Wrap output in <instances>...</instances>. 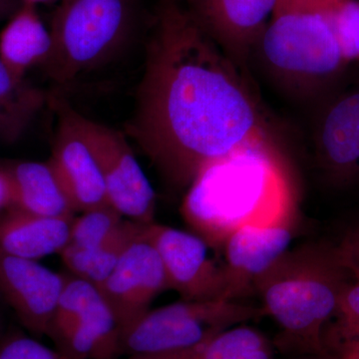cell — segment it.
<instances>
[{
	"label": "cell",
	"instance_id": "obj_3",
	"mask_svg": "<svg viewBox=\"0 0 359 359\" xmlns=\"http://www.w3.org/2000/svg\"><path fill=\"white\" fill-rule=\"evenodd\" d=\"M337 0H278L257 42L269 77L302 101H320L334 91L347 62L335 30Z\"/></svg>",
	"mask_w": 359,
	"mask_h": 359
},
{
	"label": "cell",
	"instance_id": "obj_16",
	"mask_svg": "<svg viewBox=\"0 0 359 359\" xmlns=\"http://www.w3.org/2000/svg\"><path fill=\"white\" fill-rule=\"evenodd\" d=\"M73 219L40 216L11 207L0 216V250L39 261L69 245Z\"/></svg>",
	"mask_w": 359,
	"mask_h": 359
},
{
	"label": "cell",
	"instance_id": "obj_7",
	"mask_svg": "<svg viewBox=\"0 0 359 359\" xmlns=\"http://www.w3.org/2000/svg\"><path fill=\"white\" fill-rule=\"evenodd\" d=\"M48 337L68 359H116L121 327L102 292L68 273Z\"/></svg>",
	"mask_w": 359,
	"mask_h": 359
},
{
	"label": "cell",
	"instance_id": "obj_32",
	"mask_svg": "<svg viewBox=\"0 0 359 359\" xmlns=\"http://www.w3.org/2000/svg\"><path fill=\"white\" fill-rule=\"evenodd\" d=\"M127 359H153V358H128Z\"/></svg>",
	"mask_w": 359,
	"mask_h": 359
},
{
	"label": "cell",
	"instance_id": "obj_18",
	"mask_svg": "<svg viewBox=\"0 0 359 359\" xmlns=\"http://www.w3.org/2000/svg\"><path fill=\"white\" fill-rule=\"evenodd\" d=\"M51 44L50 32L36 6L21 2L0 32V60L16 79L25 80L28 70L43 65Z\"/></svg>",
	"mask_w": 359,
	"mask_h": 359
},
{
	"label": "cell",
	"instance_id": "obj_33",
	"mask_svg": "<svg viewBox=\"0 0 359 359\" xmlns=\"http://www.w3.org/2000/svg\"><path fill=\"white\" fill-rule=\"evenodd\" d=\"M183 1H185V0H183Z\"/></svg>",
	"mask_w": 359,
	"mask_h": 359
},
{
	"label": "cell",
	"instance_id": "obj_20",
	"mask_svg": "<svg viewBox=\"0 0 359 359\" xmlns=\"http://www.w3.org/2000/svg\"><path fill=\"white\" fill-rule=\"evenodd\" d=\"M153 359H273L271 342L261 332L245 325L228 328L202 344Z\"/></svg>",
	"mask_w": 359,
	"mask_h": 359
},
{
	"label": "cell",
	"instance_id": "obj_6",
	"mask_svg": "<svg viewBox=\"0 0 359 359\" xmlns=\"http://www.w3.org/2000/svg\"><path fill=\"white\" fill-rule=\"evenodd\" d=\"M264 316L263 308L238 302L182 299L150 309L123 330L120 356L144 358L179 353Z\"/></svg>",
	"mask_w": 359,
	"mask_h": 359
},
{
	"label": "cell",
	"instance_id": "obj_17",
	"mask_svg": "<svg viewBox=\"0 0 359 359\" xmlns=\"http://www.w3.org/2000/svg\"><path fill=\"white\" fill-rule=\"evenodd\" d=\"M13 193V207L40 216L71 218L76 210L49 161L4 165Z\"/></svg>",
	"mask_w": 359,
	"mask_h": 359
},
{
	"label": "cell",
	"instance_id": "obj_10",
	"mask_svg": "<svg viewBox=\"0 0 359 359\" xmlns=\"http://www.w3.org/2000/svg\"><path fill=\"white\" fill-rule=\"evenodd\" d=\"M146 226L99 287L119 323L121 334L150 311L151 304L161 292L169 290L164 266Z\"/></svg>",
	"mask_w": 359,
	"mask_h": 359
},
{
	"label": "cell",
	"instance_id": "obj_27",
	"mask_svg": "<svg viewBox=\"0 0 359 359\" xmlns=\"http://www.w3.org/2000/svg\"><path fill=\"white\" fill-rule=\"evenodd\" d=\"M13 207V193L8 177L0 167V216Z\"/></svg>",
	"mask_w": 359,
	"mask_h": 359
},
{
	"label": "cell",
	"instance_id": "obj_11",
	"mask_svg": "<svg viewBox=\"0 0 359 359\" xmlns=\"http://www.w3.org/2000/svg\"><path fill=\"white\" fill-rule=\"evenodd\" d=\"M146 231L162 261L169 290L186 301H223L221 264L209 257V245L202 238L156 222Z\"/></svg>",
	"mask_w": 359,
	"mask_h": 359
},
{
	"label": "cell",
	"instance_id": "obj_5",
	"mask_svg": "<svg viewBox=\"0 0 359 359\" xmlns=\"http://www.w3.org/2000/svg\"><path fill=\"white\" fill-rule=\"evenodd\" d=\"M138 0H63L52 16L51 50L42 68L58 83L119 55L138 26Z\"/></svg>",
	"mask_w": 359,
	"mask_h": 359
},
{
	"label": "cell",
	"instance_id": "obj_9",
	"mask_svg": "<svg viewBox=\"0 0 359 359\" xmlns=\"http://www.w3.org/2000/svg\"><path fill=\"white\" fill-rule=\"evenodd\" d=\"M314 156L330 185L359 188V83L335 88L320 101Z\"/></svg>",
	"mask_w": 359,
	"mask_h": 359
},
{
	"label": "cell",
	"instance_id": "obj_15",
	"mask_svg": "<svg viewBox=\"0 0 359 359\" xmlns=\"http://www.w3.org/2000/svg\"><path fill=\"white\" fill-rule=\"evenodd\" d=\"M55 102L58 125L49 162L76 212L110 205L100 168L80 126L79 113L62 101Z\"/></svg>",
	"mask_w": 359,
	"mask_h": 359
},
{
	"label": "cell",
	"instance_id": "obj_2",
	"mask_svg": "<svg viewBox=\"0 0 359 359\" xmlns=\"http://www.w3.org/2000/svg\"><path fill=\"white\" fill-rule=\"evenodd\" d=\"M299 191L294 167L273 134L205 165L187 189L182 215L214 249L247 226H295Z\"/></svg>",
	"mask_w": 359,
	"mask_h": 359
},
{
	"label": "cell",
	"instance_id": "obj_29",
	"mask_svg": "<svg viewBox=\"0 0 359 359\" xmlns=\"http://www.w3.org/2000/svg\"><path fill=\"white\" fill-rule=\"evenodd\" d=\"M23 4H32V6H37L42 4H54V2H62L63 0H20Z\"/></svg>",
	"mask_w": 359,
	"mask_h": 359
},
{
	"label": "cell",
	"instance_id": "obj_21",
	"mask_svg": "<svg viewBox=\"0 0 359 359\" xmlns=\"http://www.w3.org/2000/svg\"><path fill=\"white\" fill-rule=\"evenodd\" d=\"M46 99L41 90L16 79L0 60V139L18 140Z\"/></svg>",
	"mask_w": 359,
	"mask_h": 359
},
{
	"label": "cell",
	"instance_id": "obj_12",
	"mask_svg": "<svg viewBox=\"0 0 359 359\" xmlns=\"http://www.w3.org/2000/svg\"><path fill=\"white\" fill-rule=\"evenodd\" d=\"M203 30L250 77V59L278 0H185Z\"/></svg>",
	"mask_w": 359,
	"mask_h": 359
},
{
	"label": "cell",
	"instance_id": "obj_8",
	"mask_svg": "<svg viewBox=\"0 0 359 359\" xmlns=\"http://www.w3.org/2000/svg\"><path fill=\"white\" fill-rule=\"evenodd\" d=\"M79 123L100 168L109 204L130 221L142 224L154 223V189L126 137L81 114Z\"/></svg>",
	"mask_w": 359,
	"mask_h": 359
},
{
	"label": "cell",
	"instance_id": "obj_30",
	"mask_svg": "<svg viewBox=\"0 0 359 359\" xmlns=\"http://www.w3.org/2000/svg\"><path fill=\"white\" fill-rule=\"evenodd\" d=\"M339 359H359V353L353 354V355L347 356V358H339Z\"/></svg>",
	"mask_w": 359,
	"mask_h": 359
},
{
	"label": "cell",
	"instance_id": "obj_13",
	"mask_svg": "<svg viewBox=\"0 0 359 359\" xmlns=\"http://www.w3.org/2000/svg\"><path fill=\"white\" fill-rule=\"evenodd\" d=\"M66 275L0 250V295L34 337H47Z\"/></svg>",
	"mask_w": 359,
	"mask_h": 359
},
{
	"label": "cell",
	"instance_id": "obj_4",
	"mask_svg": "<svg viewBox=\"0 0 359 359\" xmlns=\"http://www.w3.org/2000/svg\"><path fill=\"white\" fill-rule=\"evenodd\" d=\"M351 276L330 244L287 250L257 283L264 313L282 330L283 346L325 353L323 334Z\"/></svg>",
	"mask_w": 359,
	"mask_h": 359
},
{
	"label": "cell",
	"instance_id": "obj_31",
	"mask_svg": "<svg viewBox=\"0 0 359 359\" xmlns=\"http://www.w3.org/2000/svg\"><path fill=\"white\" fill-rule=\"evenodd\" d=\"M2 337V321L1 318H0V339Z\"/></svg>",
	"mask_w": 359,
	"mask_h": 359
},
{
	"label": "cell",
	"instance_id": "obj_28",
	"mask_svg": "<svg viewBox=\"0 0 359 359\" xmlns=\"http://www.w3.org/2000/svg\"><path fill=\"white\" fill-rule=\"evenodd\" d=\"M20 4L18 0H0V21L11 18Z\"/></svg>",
	"mask_w": 359,
	"mask_h": 359
},
{
	"label": "cell",
	"instance_id": "obj_19",
	"mask_svg": "<svg viewBox=\"0 0 359 359\" xmlns=\"http://www.w3.org/2000/svg\"><path fill=\"white\" fill-rule=\"evenodd\" d=\"M144 226L145 224L126 219L120 228L101 244L90 248L67 245L59 255L70 275L101 287Z\"/></svg>",
	"mask_w": 359,
	"mask_h": 359
},
{
	"label": "cell",
	"instance_id": "obj_24",
	"mask_svg": "<svg viewBox=\"0 0 359 359\" xmlns=\"http://www.w3.org/2000/svg\"><path fill=\"white\" fill-rule=\"evenodd\" d=\"M334 18L344 60L347 63L359 61V1L337 0Z\"/></svg>",
	"mask_w": 359,
	"mask_h": 359
},
{
	"label": "cell",
	"instance_id": "obj_1",
	"mask_svg": "<svg viewBox=\"0 0 359 359\" xmlns=\"http://www.w3.org/2000/svg\"><path fill=\"white\" fill-rule=\"evenodd\" d=\"M126 133L168 185L184 190L212 161L273 132L250 77L183 0H161Z\"/></svg>",
	"mask_w": 359,
	"mask_h": 359
},
{
	"label": "cell",
	"instance_id": "obj_26",
	"mask_svg": "<svg viewBox=\"0 0 359 359\" xmlns=\"http://www.w3.org/2000/svg\"><path fill=\"white\" fill-rule=\"evenodd\" d=\"M330 247L351 280L359 282V219L348 224Z\"/></svg>",
	"mask_w": 359,
	"mask_h": 359
},
{
	"label": "cell",
	"instance_id": "obj_22",
	"mask_svg": "<svg viewBox=\"0 0 359 359\" xmlns=\"http://www.w3.org/2000/svg\"><path fill=\"white\" fill-rule=\"evenodd\" d=\"M323 346L335 359L359 353V282L351 280L344 287L323 332Z\"/></svg>",
	"mask_w": 359,
	"mask_h": 359
},
{
	"label": "cell",
	"instance_id": "obj_23",
	"mask_svg": "<svg viewBox=\"0 0 359 359\" xmlns=\"http://www.w3.org/2000/svg\"><path fill=\"white\" fill-rule=\"evenodd\" d=\"M125 219L110 205L82 212L79 217L73 219L68 245L90 248L101 244L120 228Z\"/></svg>",
	"mask_w": 359,
	"mask_h": 359
},
{
	"label": "cell",
	"instance_id": "obj_25",
	"mask_svg": "<svg viewBox=\"0 0 359 359\" xmlns=\"http://www.w3.org/2000/svg\"><path fill=\"white\" fill-rule=\"evenodd\" d=\"M0 359H68L57 349L44 346L34 337L20 332L2 335Z\"/></svg>",
	"mask_w": 359,
	"mask_h": 359
},
{
	"label": "cell",
	"instance_id": "obj_14",
	"mask_svg": "<svg viewBox=\"0 0 359 359\" xmlns=\"http://www.w3.org/2000/svg\"><path fill=\"white\" fill-rule=\"evenodd\" d=\"M295 226H247L231 233L222 249L223 301L256 294L257 283L289 250Z\"/></svg>",
	"mask_w": 359,
	"mask_h": 359
}]
</instances>
